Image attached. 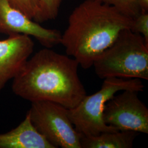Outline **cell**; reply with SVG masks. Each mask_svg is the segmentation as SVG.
Returning <instances> with one entry per match:
<instances>
[{
  "mask_svg": "<svg viewBox=\"0 0 148 148\" xmlns=\"http://www.w3.org/2000/svg\"><path fill=\"white\" fill-rule=\"evenodd\" d=\"M79 65L69 56L45 47L27 60L13 79L12 89L31 102L49 101L73 109L87 95L79 77Z\"/></svg>",
  "mask_w": 148,
  "mask_h": 148,
  "instance_id": "1",
  "label": "cell"
},
{
  "mask_svg": "<svg viewBox=\"0 0 148 148\" xmlns=\"http://www.w3.org/2000/svg\"><path fill=\"white\" fill-rule=\"evenodd\" d=\"M133 23L132 18L111 5L85 0L69 16L60 44L66 55L75 59L82 68L88 69L120 32L131 29Z\"/></svg>",
  "mask_w": 148,
  "mask_h": 148,
  "instance_id": "2",
  "label": "cell"
},
{
  "mask_svg": "<svg viewBox=\"0 0 148 148\" xmlns=\"http://www.w3.org/2000/svg\"><path fill=\"white\" fill-rule=\"evenodd\" d=\"M93 66L101 79H148V44L131 29L123 30L111 45L96 58Z\"/></svg>",
  "mask_w": 148,
  "mask_h": 148,
  "instance_id": "3",
  "label": "cell"
},
{
  "mask_svg": "<svg viewBox=\"0 0 148 148\" xmlns=\"http://www.w3.org/2000/svg\"><path fill=\"white\" fill-rule=\"evenodd\" d=\"M104 79L98 92L86 95L76 107L68 110L75 130L82 136H97L101 133L119 131L106 125L103 120L106 103L119 92L133 90L140 92L144 88L142 81L138 79L113 77Z\"/></svg>",
  "mask_w": 148,
  "mask_h": 148,
  "instance_id": "4",
  "label": "cell"
},
{
  "mask_svg": "<svg viewBox=\"0 0 148 148\" xmlns=\"http://www.w3.org/2000/svg\"><path fill=\"white\" fill-rule=\"evenodd\" d=\"M68 109L49 101L32 102L27 111L37 131L55 148H81L82 134L75 128Z\"/></svg>",
  "mask_w": 148,
  "mask_h": 148,
  "instance_id": "5",
  "label": "cell"
},
{
  "mask_svg": "<svg viewBox=\"0 0 148 148\" xmlns=\"http://www.w3.org/2000/svg\"><path fill=\"white\" fill-rule=\"evenodd\" d=\"M139 92L122 90L106 103L103 119L119 131L148 133V109L138 97Z\"/></svg>",
  "mask_w": 148,
  "mask_h": 148,
  "instance_id": "6",
  "label": "cell"
},
{
  "mask_svg": "<svg viewBox=\"0 0 148 148\" xmlns=\"http://www.w3.org/2000/svg\"><path fill=\"white\" fill-rule=\"evenodd\" d=\"M0 33L32 36L43 47L49 48L60 44L62 37L60 31L42 27L12 5L10 0H0Z\"/></svg>",
  "mask_w": 148,
  "mask_h": 148,
  "instance_id": "7",
  "label": "cell"
},
{
  "mask_svg": "<svg viewBox=\"0 0 148 148\" xmlns=\"http://www.w3.org/2000/svg\"><path fill=\"white\" fill-rule=\"evenodd\" d=\"M34 47L31 37L25 35H12L0 40V91L19 73Z\"/></svg>",
  "mask_w": 148,
  "mask_h": 148,
  "instance_id": "8",
  "label": "cell"
},
{
  "mask_svg": "<svg viewBox=\"0 0 148 148\" xmlns=\"http://www.w3.org/2000/svg\"><path fill=\"white\" fill-rule=\"evenodd\" d=\"M0 148H55L34 126L27 114L14 129L0 133Z\"/></svg>",
  "mask_w": 148,
  "mask_h": 148,
  "instance_id": "9",
  "label": "cell"
},
{
  "mask_svg": "<svg viewBox=\"0 0 148 148\" xmlns=\"http://www.w3.org/2000/svg\"><path fill=\"white\" fill-rule=\"evenodd\" d=\"M139 133L131 131H116L101 133L97 136H82L81 148H132Z\"/></svg>",
  "mask_w": 148,
  "mask_h": 148,
  "instance_id": "10",
  "label": "cell"
},
{
  "mask_svg": "<svg viewBox=\"0 0 148 148\" xmlns=\"http://www.w3.org/2000/svg\"><path fill=\"white\" fill-rule=\"evenodd\" d=\"M111 5L123 14L134 19L141 12L138 0H93Z\"/></svg>",
  "mask_w": 148,
  "mask_h": 148,
  "instance_id": "11",
  "label": "cell"
},
{
  "mask_svg": "<svg viewBox=\"0 0 148 148\" xmlns=\"http://www.w3.org/2000/svg\"><path fill=\"white\" fill-rule=\"evenodd\" d=\"M64 0H38L40 16L38 23L55 19L58 15L60 7Z\"/></svg>",
  "mask_w": 148,
  "mask_h": 148,
  "instance_id": "12",
  "label": "cell"
},
{
  "mask_svg": "<svg viewBox=\"0 0 148 148\" xmlns=\"http://www.w3.org/2000/svg\"><path fill=\"white\" fill-rule=\"evenodd\" d=\"M10 1L12 5L37 23L40 13L38 0H10Z\"/></svg>",
  "mask_w": 148,
  "mask_h": 148,
  "instance_id": "13",
  "label": "cell"
},
{
  "mask_svg": "<svg viewBox=\"0 0 148 148\" xmlns=\"http://www.w3.org/2000/svg\"><path fill=\"white\" fill-rule=\"evenodd\" d=\"M143 36L145 42L148 44V12H142L133 19L132 27L131 29Z\"/></svg>",
  "mask_w": 148,
  "mask_h": 148,
  "instance_id": "14",
  "label": "cell"
},
{
  "mask_svg": "<svg viewBox=\"0 0 148 148\" xmlns=\"http://www.w3.org/2000/svg\"><path fill=\"white\" fill-rule=\"evenodd\" d=\"M142 11L148 12V0H138Z\"/></svg>",
  "mask_w": 148,
  "mask_h": 148,
  "instance_id": "15",
  "label": "cell"
}]
</instances>
